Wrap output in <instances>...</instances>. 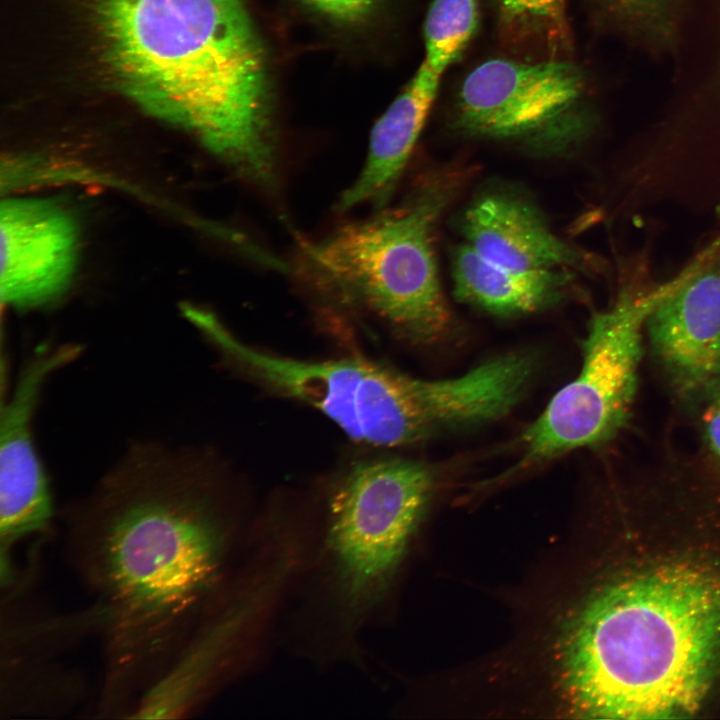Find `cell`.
Returning a JSON list of instances; mask_svg holds the SVG:
<instances>
[{
    "instance_id": "1",
    "label": "cell",
    "mask_w": 720,
    "mask_h": 720,
    "mask_svg": "<svg viewBox=\"0 0 720 720\" xmlns=\"http://www.w3.org/2000/svg\"><path fill=\"white\" fill-rule=\"evenodd\" d=\"M632 499L551 645L574 717L678 719L720 704V494Z\"/></svg>"
},
{
    "instance_id": "2",
    "label": "cell",
    "mask_w": 720,
    "mask_h": 720,
    "mask_svg": "<svg viewBox=\"0 0 720 720\" xmlns=\"http://www.w3.org/2000/svg\"><path fill=\"white\" fill-rule=\"evenodd\" d=\"M184 455L136 451L70 510L68 560L102 642L97 711L127 715L217 612L230 530Z\"/></svg>"
},
{
    "instance_id": "3",
    "label": "cell",
    "mask_w": 720,
    "mask_h": 720,
    "mask_svg": "<svg viewBox=\"0 0 720 720\" xmlns=\"http://www.w3.org/2000/svg\"><path fill=\"white\" fill-rule=\"evenodd\" d=\"M105 65L147 112L273 191L280 153L263 49L242 0H87Z\"/></svg>"
},
{
    "instance_id": "4",
    "label": "cell",
    "mask_w": 720,
    "mask_h": 720,
    "mask_svg": "<svg viewBox=\"0 0 720 720\" xmlns=\"http://www.w3.org/2000/svg\"><path fill=\"white\" fill-rule=\"evenodd\" d=\"M195 326L256 380L331 419L351 440L395 447L436 433L497 419L504 392L497 372L481 364L442 380H422L363 358L303 361L277 356L236 338L210 312Z\"/></svg>"
},
{
    "instance_id": "5",
    "label": "cell",
    "mask_w": 720,
    "mask_h": 720,
    "mask_svg": "<svg viewBox=\"0 0 720 720\" xmlns=\"http://www.w3.org/2000/svg\"><path fill=\"white\" fill-rule=\"evenodd\" d=\"M440 173L401 206L338 228L302 247L305 270L323 290L359 306L409 339L431 342L452 318L438 274L434 234L460 181Z\"/></svg>"
},
{
    "instance_id": "6",
    "label": "cell",
    "mask_w": 720,
    "mask_h": 720,
    "mask_svg": "<svg viewBox=\"0 0 720 720\" xmlns=\"http://www.w3.org/2000/svg\"><path fill=\"white\" fill-rule=\"evenodd\" d=\"M668 289L636 295L624 288L612 306L593 315L579 373L523 431L521 458L508 474L604 444L624 427L637 388L642 328Z\"/></svg>"
},
{
    "instance_id": "7",
    "label": "cell",
    "mask_w": 720,
    "mask_h": 720,
    "mask_svg": "<svg viewBox=\"0 0 720 720\" xmlns=\"http://www.w3.org/2000/svg\"><path fill=\"white\" fill-rule=\"evenodd\" d=\"M434 478L422 463L384 458L352 466L332 493L328 548L344 607L385 593L424 515Z\"/></svg>"
},
{
    "instance_id": "8",
    "label": "cell",
    "mask_w": 720,
    "mask_h": 720,
    "mask_svg": "<svg viewBox=\"0 0 720 720\" xmlns=\"http://www.w3.org/2000/svg\"><path fill=\"white\" fill-rule=\"evenodd\" d=\"M79 353L76 345L44 346L22 369L2 408L0 427V562L11 563L23 544L49 537L53 504L35 452L32 419L42 387Z\"/></svg>"
},
{
    "instance_id": "9",
    "label": "cell",
    "mask_w": 720,
    "mask_h": 720,
    "mask_svg": "<svg viewBox=\"0 0 720 720\" xmlns=\"http://www.w3.org/2000/svg\"><path fill=\"white\" fill-rule=\"evenodd\" d=\"M581 88L579 72L567 62L490 59L464 79L457 102L458 122L478 136L536 135L573 109Z\"/></svg>"
},
{
    "instance_id": "10",
    "label": "cell",
    "mask_w": 720,
    "mask_h": 720,
    "mask_svg": "<svg viewBox=\"0 0 720 720\" xmlns=\"http://www.w3.org/2000/svg\"><path fill=\"white\" fill-rule=\"evenodd\" d=\"M1 299L32 308L62 295L78 253L72 216L45 199H7L1 204Z\"/></svg>"
},
{
    "instance_id": "11",
    "label": "cell",
    "mask_w": 720,
    "mask_h": 720,
    "mask_svg": "<svg viewBox=\"0 0 720 720\" xmlns=\"http://www.w3.org/2000/svg\"><path fill=\"white\" fill-rule=\"evenodd\" d=\"M646 326L655 357L678 391H707L720 380V252L670 287Z\"/></svg>"
},
{
    "instance_id": "12",
    "label": "cell",
    "mask_w": 720,
    "mask_h": 720,
    "mask_svg": "<svg viewBox=\"0 0 720 720\" xmlns=\"http://www.w3.org/2000/svg\"><path fill=\"white\" fill-rule=\"evenodd\" d=\"M466 243L489 261L517 271L583 269L587 257L557 236L528 202L505 194L475 201L463 217Z\"/></svg>"
},
{
    "instance_id": "13",
    "label": "cell",
    "mask_w": 720,
    "mask_h": 720,
    "mask_svg": "<svg viewBox=\"0 0 720 720\" xmlns=\"http://www.w3.org/2000/svg\"><path fill=\"white\" fill-rule=\"evenodd\" d=\"M440 74L424 61L372 128L365 163L343 192L337 210L359 205L381 208L391 197L408 163L436 98Z\"/></svg>"
},
{
    "instance_id": "14",
    "label": "cell",
    "mask_w": 720,
    "mask_h": 720,
    "mask_svg": "<svg viewBox=\"0 0 720 720\" xmlns=\"http://www.w3.org/2000/svg\"><path fill=\"white\" fill-rule=\"evenodd\" d=\"M570 272L512 270L484 258L467 243L452 257L455 296L502 316L527 314L556 304L565 294Z\"/></svg>"
},
{
    "instance_id": "15",
    "label": "cell",
    "mask_w": 720,
    "mask_h": 720,
    "mask_svg": "<svg viewBox=\"0 0 720 720\" xmlns=\"http://www.w3.org/2000/svg\"><path fill=\"white\" fill-rule=\"evenodd\" d=\"M478 17V0H433L424 24V62L442 75L467 47Z\"/></svg>"
},
{
    "instance_id": "16",
    "label": "cell",
    "mask_w": 720,
    "mask_h": 720,
    "mask_svg": "<svg viewBox=\"0 0 720 720\" xmlns=\"http://www.w3.org/2000/svg\"><path fill=\"white\" fill-rule=\"evenodd\" d=\"M500 3L510 19L544 21L560 26L565 18L564 0H500Z\"/></svg>"
},
{
    "instance_id": "17",
    "label": "cell",
    "mask_w": 720,
    "mask_h": 720,
    "mask_svg": "<svg viewBox=\"0 0 720 720\" xmlns=\"http://www.w3.org/2000/svg\"><path fill=\"white\" fill-rule=\"evenodd\" d=\"M708 391L709 399L702 420L703 441L713 466L720 473V380Z\"/></svg>"
},
{
    "instance_id": "18",
    "label": "cell",
    "mask_w": 720,
    "mask_h": 720,
    "mask_svg": "<svg viewBox=\"0 0 720 720\" xmlns=\"http://www.w3.org/2000/svg\"><path fill=\"white\" fill-rule=\"evenodd\" d=\"M321 11L345 20H354L367 13L373 0H308Z\"/></svg>"
},
{
    "instance_id": "19",
    "label": "cell",
    "mask_w": 720,
    "mask_h": 720,
    "mask_svg": "<svg viewBox=\"0 0 720 720\" xmlns=\"http://www.w3.org/2000/svg\"><path fill=\"white\" fill-rule=\"evenodd\" d=\"M625 1L632 5H647L648 3L652 2L653 0H625Z\"/></svg>"
}]
</instances>
